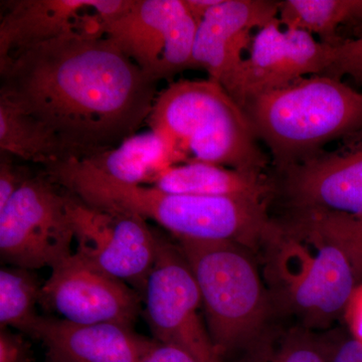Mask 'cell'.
<instances>
[{"instance_id": "cell-1", "label": "cell", "mask_w": 362, "mask_h": 362, "mask_svg": "<svg viewBox=\"0 0 362 362\" xmlns=\"http://www.w3.org/2000/svg\"><path fill=\"white\" fill-rule=\"evenodd\" d=\"M0 96L39 121L71 158L115 148L147 122L157 83L108 37L69 35L0 59Z\"/></svg>"}, {"instance_id": "cell-2", "label": "cell", "mask_w": 362, "mask_h": 362, "mask_svg": "<svg viewBox=\"0 0 362 362\" xmlns=\"http://www.w3.org/2000/svg\"><path fill=\"white\" fill-rule=\"evenodd\" d=\"M258 257L278 320L318 332L344 316L357 282L337 245L286 218L274 221Z\"/></svg>"}, {"instance_id": "cell-3", "label": "cell", "mask_w": 362, "mask_h": 362, "mask_svg": "<svg viewBox=\"0 0 362 362\" xmlns=\"http://www.w3.org/2000/svg\"><path fill=\"white\" fill-rule=\"evenodd\" d=\"M146 123L180 164L201 161L265 175L267 159L244 109L211 78L169 85L157 95Z\"/></svg>"}, {"instance_id": "cell-4", "label": "cell", "mask_w": 362, "mask_h": 362, "mask_svg": "<svg viewBox=\"0 0 362 362\" xmlns=\"http://www.w3.org/2000/svg\"><path fill=\"white\" fill-rule=\"evenodd\" d=\"M244 111L281 170L361 130L362 92L339 78L309 76L250 98Z\"/></svg>"}, {"instance_id": "cell-5", "label": "cell", "mask_w": 362, "mask_h": 362, "mask_svg": "<svg viewBox=\"0 0 362 362\" xmlns=\"http://www.w3.org/2000/svg\"><path fill=\"white\" fill-rule=\"evenodd\" d=\"M201 292L214 346L223 358L246 351L276 320L254 252L226 240H177Z\"/></svg>"}, {"instance_id": "cell-6", "label": "cell", "mask_w": 362, "mask_h": 362, "mask_svg": "<svg viewBox=\"0 0 362 362\" xmlns=\"http://www.w3.org/2000/svg\"><path fill=\"white\" fill-rule=\"evenodd\" d=\"M45 175L81 201L156 221L177 240H230L242 226V207L230 197L171 194L153 185H125L78 158L45 169Z\"/></svg>"}, {"instance_id": "cell-7", "label": "cell", "mask_w": 362, "mask_h": 362, "mask_svg": "<svg viewBox=\"0 0 362 362\" xmlns=\"http://www.w3.org/2000/svg\"><path fill=\"white\" fill-rule=\"evenodd\" d=\"M47 175L26 177L0 209V257L11 266L37 271L73 254L68 192Z\"/></svg>"}, {"instance_id": "cell-8", "label": "cell", "mask_w": 362, "mask_h": 362, "mask_svg": "<svg viewBox=\"0 0 362 362\" xmlns=\"http://www.w3.org/2000/svg\"><path fill=\"white\" fill-rule=\"evenodd\" d=\"M143 315L153 339L185 350L199 362H225L202 321L201 292L180 246L159 235L143 292Z\"/></svg>"}, {"instance_id": "cell-9", "label": "cell", "mask_w": 362, "mask_h": 362, "mask_svg": "<svg viewBox=\"0 0 362 362\" xmlns=\"http://www.w3.org/2000/svg\"><path fill=\"white\" fill-rule=\"evenodd\" d=\"M68 194L76 254L143 296L156 263L159 235L137 214L92 206Z\"/></svg>"}, {"instance_id": "cell-10", "label": "cell", "mask_w": 362, "mask_h": 362, "mask_svg": "<svg viewBox=\"0 0 362 362\" xmlns=\"http://www.w3.org/2000/svg\"><path fill=\"white\" fill-rule=\"evenodd\" d=\"M197 26L185 0H134L105 37L158 83L192 69Z\"/></svg>"}, {"instance_id": "cell-11", "label": "cell", "mask_w": 362, "mask_h": 362, "mask_svg": "<svg viewBox=\"0 0 362 362\" xmlns=\"http://www.w3.org/2000/svg\"><path fill=\"white\" fill-rule=\"evenodd\" d=\"M40 304L59 318L80 324L117 323L133 327L143 311L134 288L71 254L51 269Z\"/></svg>"}, {"instance_id": "cell-12", "label": "cell", "mask_w": 362, "mask_h": 362, "mask_svg": "<svg viewBox=\"0 0 362 362\" xmlns=\"http://www.w3.org/2000/svg\"><path fill=\"white\" fill-rule=\"evenodd\" d=\"M280 1L221 0L197 26L192 69H202L240 105L252 32L277 20Z\"/></svg>"}, {"instance_id": "cell-13", "label": "cell", "mask_w": 362, "mask_h": 362, "mask_svg": "<svg viewBox=\"0 0 362 362\" xmlns=\"http://www.w3.org/2000/svg\"><path fill=\"white\" fill-rule=\"evenodd\" d=\"M341 141L337 149L278 170L279 192L291 213L362 216V129Z\"/></svg>"}, {"instance_id": "cell-14", "label": "cell", "mask_w": 362, "mask_h": 362, "mask_svg": "<svg viewBox=\"0 0 362 362\" xmlns=\"http://www.w3.org/2000/svg\"><path fill=\"white\" fill-rule=\"evenodd\" d=\"M134 0H16L0 21V59L30 45L77 35L104 37Z\"/></svg>"}, {"instance_id": "cell-15", "label": "cell", "mask_w": 362, "mask_h": 362, "mask_svg": "<svg viewBox=\"0 0 362 362\" xmlns=\"http://www.w3.org/2000/svg\"><path fill=\"white\" fill-rule=\"evenodd\" d=\"M337 47L324 44L311 33L284 28L277 20L254 35L246 59L242 102L280 89L300 78L325 75L334 65Z\"/></svg>"}, {"instance_id": "cell-16", "label": "cell", "mask_w": 362, "mask_h": 362, "mask_svg": "<svg viewBox=\"0 0 362 362\" xmlns=\"http://www.w3.org/2000/svg\"><path fill=\"white\" fill-rule=\"evenodd\" d=\"M35 339L44 344L49 362H140L156 341L122 324H80L44 316Z\"/></svg>"}, {"instance_id": "cell-17", "label": "cell", "mask_w": 362, "mask_h": 362, "mask_svg": "<svg viewBox=\"0 0 362 362\" xmlns=\"http://www.w3.org/2000/svg\"><path fill=\"white\" fill-rule=\"evenodd\" d=\"M153 187L171 194L267 202L274 192V181L266 175L187 161L166 169Z\"/></svg>"}, {"instance_id": "cell-18", "label": "cell", "mask_w": 362, "mask_h": 362, "mask_svg": "<svg viewBox=\"0 0 362 362\" xmlns=\"http://www.w3.org/2000/svg\"><path fill=\"white\" fill-rule=\"evenodd\" d=\"M82 160L107 177L131 185H153L166 169L180 164L169 143L151 129Z\"/></svg>"}, {"instance_id": "cell-19", "label": "cell", "mask_w": 362, "mask_h": 362, "mask_svg": "<svg viewBox=\"0 0 362 362\" xmlns=\"http://www.w3.org/2000/svg\"><path fill=\"white\" fill-rule=\"evenodd\" d=\"M0 151L52 168L71 159L64 145L39 121L0 96Z\"/></svg>"}, {"instance_id": "cell-20", "label": "cell", "mask_w": 362, "mask_h": 362, "mask_svg": "<svg viewBox=\"0 0 362 362\" xmlns=\"http://www.w3.org/2000/svg\"><path fill=\"white\" fill-rule=\"evenodd\" d=\"M278 20L284 28L317 35L324 44L342 45L337 37L341 26L362 23V0H283Z\"/></svg>"}, {"instance_id": "cell-21", "label": "cell", "mask_w": 362, "mask_h": 362, "mask_svg": "<svg viewBox=\"0 0 362 362\" xmlns=\"http://www.w3.org/2000/svg\"><path fill=\"white\" fill-rule=\"evenodd\" d=\"M314 331L275 320L245 354L251 362H331L333 345Z\"/></svg>"}, {"instance_id": "cell-22", "label": "cell", "mask_w": 362, "mask_h": 362, "mask_svg": "<svg viewBox=\"0 0 362 362\" xmlns=\"http://www.w3.org/2000/svg\"><path fill=\"white\" fill-rule=\"evenodd\" d=\"M42 285L35 271L18 267L0 270V326L35 339L42 316L37 311Z\"/></svg>"}, {"instance_id": "cell-23", "label": "cell", "mask_w": 362, "mask_h": 362, "mask_svg": "<svg viewBox=\"0 0 362 362\" xmlns=\"http://www.w3.org/2000/svg\"><path fill=\"white\" fill-rule=\"evenodd\" d=\"M287 220L305 226L339 247L351 263L357 285L362 282V216L300 211L290 214Z\"/></svg>"}, {"instance_id": "cell-24", "label": "cell", "mask_w": 362, "mask_h": 362, "mask_svg": "<svg viewBox=\"0 0 362 362\" xmlns=\"http://www.w3.org/2000/svg\"><path fill=\"white\" fill-rule=\"evenodd\" d=\"M325 75L339 78L344 75L351 76L362 85V37L338 45L337 61Z\"/></svg>"}, {"instance_id": "cell-25", "label": "cell", "mask_w": 362, "mask_h": 362, "mask_svg": "<svg viewBox=\"0 0 362 362\" xmlns=\"http://www.w3.org/2000/svg\"><path fill=\"white\" fill-rule=\"evenodd\" d=\"M32 344L21 333L0 328V362H33Z\"/></svg>"}, {"instance_id": "cell-26", "label": "cell", "mask_w": 362, "mask_h": 362, "mask_svg": "<svg viewBox=\"0 0 362 362\" xmlns=\"http://www.w3.org/2000/svg\"><path fill=\"white\" fill-rule=\"evenodd\" d=\"M25 176L21 175L6 154H1L0 160V209L4 207L16 190L23 185Z\"/></svg>"}, {"instance_id": "cell-27", "label": "cell", "mask_w": 362, "mask_h": 362, "mask_svg": "<svg viewBox=\"0 0 362 362\" xmlns=\"http://www.w3.org/2000/svg\"><path fill=\"white\" fill-rule=\"evenodd\" d=\"M140 362H199L185 350L154 341Z\"/></svg>"}, {"instance_id": "cell-28", "label": "cell", "mask_w": 362, "mask_h": 362, "mask_svg": "<svg viewBox=\"0 0 362 362\" xmlns=\"http://www.w3.org/2000/svg\"><path fill=\"white\" fill-rule=\"evenodd\" d=\"M343 318L349 328L351 337L362 343V282L352 293Z\"/></svg>"}, {"instance_id": "cell-29", "label": "cell", "mask_w": 362, "mask_h": 362, "mask_svg": "<svg viewBox=\"0 0 362 362\" xmlns=\"http://www.w3.org/2000/svg\"><path fill=\"white\" fill-rule=\"evenodd\" d=\"M333 345L331 362H362V343L354 337L344 338Z\"/></svg>"}, {"instance_id": "cell-30", "label": "cell", "mask_w": 362, "mask_h": 362, "mask_svg": "<svg viewBox=\"0 0 362 362\" xmlns=\"http://www.w3.org/2000/svg\"><path fill=\"white\" fill-rule=\"evenodd\" d=\"M220 1L221 0H185V4L188 13L199 23L206 13Z\"/></svg>"}, {"instance_id": "cell-31", "label": "cell", "mask_w": 362, "mask_h": 362, "mask_svg": "<svg viewBox=\"0 0 362 362\" xmlns=\"http://www.w3.org/2000/svg\"><path fill=\"white\" fill-rule=\"evenodd\" d=\"M45 362H49V361H45Z\"/></svg>"}]
</instances>
